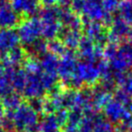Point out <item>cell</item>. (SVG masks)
Returning <instances> with one entry per match:
<instances>
[{
  "mask_svg": "<svg viewBox=\"0 0 132 132\" xmlns=\"http://www.w3.org/2000/svg\"><path fill=\"white\" fill-rule=\"evenodd\" d=\"M72 11L80 16L83 23L97 22L109 25L113 18L105 12L103 0H72Z\"/></svg>",
  "mask_w": 132,
  "mask_h": 132,
  "instance_id": "obj_1",
  "label": "cell"
},
{
  "mask_svg": "<svg viewBox=\"0 0 132 132\" xmlns=\"http://www.w3.org/2000/svg\"><path fill=\"white\" fill-rule=\"evenodd\" d=\"M103 57L113 69L125 71L132 68V44L128 42H108L103 48Z\"/></svg>",
  "mask_w": 132,
  "mask_h": 132,
  "instance_id": "obj_2",
  "label": "cell"
},
{
  "mask_svg": "<svg viewBox=\"0 0 132 132\" xmlns=\"http://www.w3.org/2000/svg\"><path fill=\"white\" fill-rule=\"evenodd\" d=\"M107 43H121L128 39L130 32V24L124 21L120 16H113L112 20L108 25Z\"/></svg>",
  "mask_w": 132,
  "mask_h": 132,
  "instance_id": "obj_3",
  "label": "cell"
},
{
  "mask_svg": "<svg viewBox=\"0 0 132 132\" xmlns=\"http://www.w3.org/2000/svg\"><path fill=\"white\" fill-rule=\"evenodd\" d=\"M103 48L104 47L94 43L87 37L83 36L77 50L80 57L85 61L95 62L103 57Z\"/></svg>",
  "mask_w": 132,
  "mask_h": 132,
  "instance_id": "obj_4",
  "label": "cell"
},
{
  "mask_svg": "<svg viewBox=\"0 0 132 132\" xmlns=\"http://www.w3.org/2000/svg\"><path fill=\"white\" fill-rule=\"evenodd\" d=\"M83 31L85 32L84 36L90 39L94 43L103 47L107 44V29L103 23H97V22L84 23Z\"/></svg>",
  "mask_w": 132,
  "mask_h": 132,
  "instance_id": "obj_5",
  "label": "cell"
},
{
  "mask_svg": "<svg viewBox=\"0 0 132 132\" xmlns=\"http://www.w3.org/2000/svg\"><path fill=\"white\" fill-rule=\"evenodd\" d=\"M83 30H73L68 29L64 37L65 44L70 48V50H77L78 48L82 37H83Z\"/></svg>",
  "mask_w": 132,
  "mask_h": 132,
  "instance_id": "obj_6",
  "label": "cell"
},
{
  "mask_svg": "<svg viewBox=\"0 0 132 132\" xmlns=\"http://www.w3.org/2000/svg\"><path fill=\"white\" fill-rule=\"evenodd\" d=\"M118 12L119 16L132 25V0H121Z\"/></svg>",
  "mask_w": 132,
  "mask_h": 132,
  "instance_id": "obj_7",
  "label": "cell"
},
{
  "mask_svg": "<svg viewBox=\"0 0 132 132\" xmlns=\"http://www.w3.org/2000/svg\"><path fill=\"white\" fill-rule=\"evenodd\" d=\"M121 0H103V6L105 12L110 15H113L118 12Z\"/></svg>",
  "mask_w": 132,
  "mask_h": 132,
  "instance_id": "obj_8",
  "label": "cell"
},
{
  "mask_svg": "<svg viewBox=\"0 0 132 132\" xmlns=\"http://www.w3.org/2000/svg\"><path fill=\"white\" fill-rule=\"evenodd\" d=\"M127 40H128V42H129L130 44H132V28H131V30H130V32H129V36H128Z\"/></svg>",
  "mask_w": 132,
  "mask_h": 132,
  "instance_id": "obj_9",
  "label": "cell"
}]
</instances>
